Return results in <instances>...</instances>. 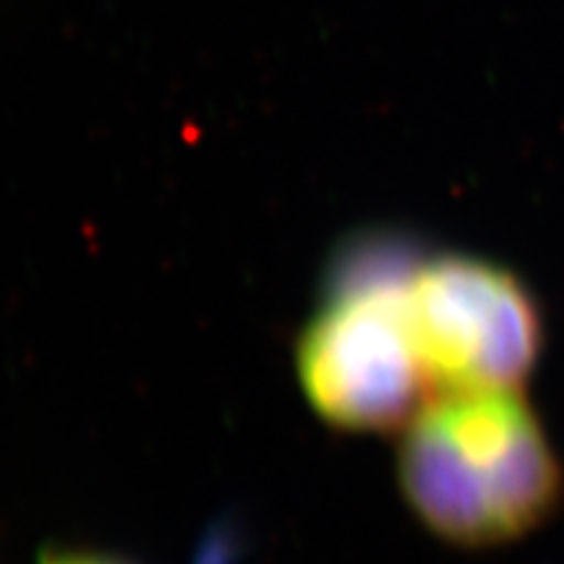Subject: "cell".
Masks as SVG:
<instances>
[{"label": "cell", "instance_id": "obj_1", "mask_svg": "<svg viewBox=\"0 0 564 564\" xmlns=\"http://www.w3.org/2000/svg\"><path fill=\"white\" fill-rule=\"evenodd\" d=\"M398 478L415 518L457 546H497L544 525L564 470L520 390L436 394L403 429Z\"/></svg>", "mask_w": 564, "mask_h": 564}, {"label": "cell", "instance_id": "obj_3", "mask_svg": "<svg viewBox=\"0 0 564 564\" xmlns=\"http://www.w3.org/2000/svg\"><path fill=\"white\" fill-rule=\"evenodd\" d=\"M408 324L432 394L520 390L544 345L539 301L505 267L423 257L405 295Z\"/></svg>", "mask_w": 564, "mask_h": 564}, {"label": "cell", "instance_id": "obj_2", "mask_svg": "<svg viewBox=\"0 0 564 564\" xmlns=\"http://www.w3.org/2000/svg\"><path fill=\"white\" fill-rule=\"evenodd\" d=\"M423 253L394 232H364L335 253L322 306L295 345L301 390L345 432L405 429L432 394L408 324V282Z\"/></svg>", "mask_w": 564, "mask_h": 564}, {"label": "cell", "instance_id": "obj_4", "mask_svg": "<svg viewBox=\"0 0 564 564\" xmlns=\"http://www.w3.org/2000/svg\"><path fill=\"white\" fill-rule=\"evenodd\" d=\"M40 564H129L112 554L100 552H45Z\"/></svg>", "mask_w": 564, "mask_h": 564}]
</instances>
